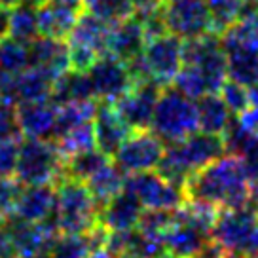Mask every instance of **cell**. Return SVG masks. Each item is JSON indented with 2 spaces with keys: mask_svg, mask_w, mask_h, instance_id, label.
<instances>
[{
  "mask_svg": "<svg viewBox=\"0 0 258 258\" xmlns=\"http://www.w3.org/2000/svg\"><path fill=\"white\" fill-rule=\"evenodd\" d=\"M143 211L145 207L139 202L137 196L123 188L99 209V224H103L110 232L135 230Z\"/></svg>",
  "mask_w": 258,
  "mask_h": 258,
  "instance_id": "15",
  "label": "cell"
},
{
  "mask_svg": "<svg viewBox=\"0 0 258 258\" xmlns=\"http://www.w3.org/2000/svg\"><path fill=\"white\" fill-rule=\"evenodd\" d=\"M198 108V123L200 129L213 135H222L232 121V112L228 110L226 103L218 93H205L196 99Z\"/></svg>",
  "mask_w": 258,
  "mask_h": 258,
  "instance_id": "23",
  "label": "cell"
},
{
  "mask_svg": "<svg viewBox=\"0 0 258 258\" xmlns=\"http://www.w3.org/2000/svg\"><path fill=\"white\" fill-rule=\"evenodd\" d=\"M110 156H106L105 152H101L99 148H91L86 152L74 154L71 158L64 160L63 167V177L78 178V180H88L89 177H93L97 171H101L105 165L110 163Z\"/></svg>",
  "mask_w": 258,
  "mask_h": 258,
  "instance_id": "28",
  "label": "cell"
},
{
  "mask_svg": "<svg viewBox=\"0 0 258 258\" xmlns=\"http://www.w3.org/2000/svg\"><path fill=\"white\" fill-rule=\"evenodd\" d=\"M161 89L163 86H160L154 80L135 82V86L129 89L120 101L114 103L116 110L120 112V116L133 131L150 129Z\"/></svg>",
  "mask_w": 258,
  "mask_h": 258,
  "instance_id": "11",
  "label": "cell"
},
{
  "mask_svg": "<svg viewBox=\"0 0 258 258\" xmlns=\"http://www.w3.org/2000/svg\"><path fill=\"white\" fill-rule=\"evenodd\" d=\"M220 258H249V256H245V254H241V252H232V250H226Z\"/></svg>",
  "mask_w": 258,
  "mask_h": 258,
  "instance_id": "47",
  "label": "cell"
},
{
  "mask_svg": "<svg viewBox=\"0 0 258 258\" xmlns=\"http://www.w3.org/2000/svg\"><path fill=\"white\" fill-rule=\"evenodd\" d=\"M165 2H194V0H165Z\"/></svg>",
  "mask_w": 258,
  "mask_h": 258,
  "instance_id": "48",
  "label": "cell"
},
{
  "mask_svg": "<svg viewBox=\"0 0 258 258\" xmlns=\"http://www.w3.org/2000/svg\"><path fill=\"white\" fill-rule=\"evenodd\" d=\"M188 200H198L218 209L250 207L252 182L237 156H222L194 171L184 184Z\"/></svg>",
  "mask_w": 258,
  "mask_h": 258,
  "instance_id": "1",
  "label": "cell"
},
{
  "mask_svg": "<svg viewBox=\"0 0 258 258\" xmlns=\"http://www.w3.org/2000/svg\"><path fill=\"white\" fill-rule=\"evenodd\" d=\"M175 211L145 209L137 224V230H141L143 234L150 235V237H156V239L163 241V235L167 232V228H169V226L173 224V220H175Z\"/></svg>",
  "mask_w": 258,
  "mask_h": 258,
  "instance_id": "36",
  "label": "cell"
},
{
  "mask_svg": "<svg viewBox=\"0 0 258 258\" xmlns=\"http://www.w3.org/2000/svg\"><path fill=\"white\" fill-rule=\"evenodd\" d=\"M249 175L250 182H258V135H252L245 145L243 152L237 156Z\"/></svg>",
  "mask_w": 258,
  "mask_h": 258,
  "instance_id": "40",
  "label": "cell"
},
{
  "mask_svg": "<svg viewBox=\"0 0 258 258\" xmlns=\"http://www.w3.org/2000/svg\"><path fill=\"white\" fill-rule=\"evenodd\" d=\"M228 63V78L243 84L254 86L258 84V49L249 46H222Z\"/></svg>",
  "mask_w": 258,
  "mask_h": 258,
  "instance_id": "22",
  "label": "cell"
},
{
  "mask_svg": "<svg viewBox=\"0 0 258 258\" xmlns=\"http://www.w3.org/2000/svg\"><path fill=\"white\" fill-rule=\"evenodd\" d=\"M55 209V184L23 186L14 215L27 222H42Z\"/></svg>",
  "mask_w": 258,
  "mask_h": 258,
  "instance_id": "18",
  "label": "cell"
},
{
  "mask_svg": "<svg viewBox=\"0 0 258 258\" xmlns=\"http://www.w3.org/2000/svg\"><path fill=\"white\" fill-rule=\"evenodd\" d=\"M51 217L61 234H86L99 224V205L84 180L63 177L55 184Z\"/></svg>",
  "mask_w": 258,
  "mask_h": 258,
  "instance_id": "2",
  "label": "cell"
},
{
  "mask_svg": "<svg viewBox=\"0 0 258 258\" xmlns=\"http://www.w3.org/2000/svg\"><path fill=\"white\" fill-rule=\"evenodd\" d=\"M243 2L245 0H205L215 34H222L239 19Z\"/></svg>",
  "mask_w": 258,
  "mask_h": 258,
  "instance_id": "32",
  "label": "cell"
},
{
  "mask_svg": "<svg viewBox=\"0 0 258 258\" xmlns=\"http://www.w3.org/2000/svg\"><path fill=\"white\" fill-rule=\"evenodd\" d=\"M55 141L59 152L63 154V158H71L74 154L86 152L91 148H97L95 143V127H93V121H86L80 123L76 127L69 129L67 133H63L61 137L53 139Z\"/></svg>",
  "mask_w": 258,
  "mask_h": 258,
  "instance_id": "29",
  "label": "cell"
},
{
  "mask_svg": "<svg viewBox=\"0 0 258 258\" xmlns=\"http://www.w3.org/2000/svg\"><path fill=\"white\" fill-rule=\"evenodd\" d=\"M218 93H220L222 101H224L226 106H228V110L234 114V116L243 114L250 106L249 88L239 84V82L228 78V80L222 84V88L218 89Z\"/></svg>",
  "mask_w": 258,
  "mask_h": 258,
  "instance_id": "37",
  "label": "cell"
},
{
  "mask_svg": "<svg viewBox=\"0 0 258 258\" xmlns=\"http://www.w3.org/2000/svg\"><path fill=\"white\" fill-rule=\"evenodd\" d=\"M110 27H112V23H108L105 19L93 16L88 10H84L76 19L71 34H69V46L88 48L91 51H95L99 57L105 55Z\"/></svg>",
  "mask_w": 258,
  "mask_h": 258,
  "instance_id": "20",
  "label": "cell"
},
{
  "mask_svg": "<svg viewBox=\"0 0 258 258\" xmlns=\"http://www.w3.org/2000/svg\"><path fill=\"white\" fill-rule=\"evenodd\" d=\"M171 86L177 88L180 93H184L186 97H190L194 101L203 97L205 93H209V86L203 78V74L194 64H182V69L178 71Z\"/></svg>",
  "mask_w": 258,
  "mask_h": 258,
  "instance_id": "35",
  "label": "cell"
},
{
  "mask_svg": "<svg viewBox=\"0 0 258 258\" xmlns=\"http://www.w3.org/2000/svg\"><path fill=\"white\" fill-rule=\"evenodd\" d=\"M209 239L211 235L192 226L190 222H186L175 211V220L163 235V247L177 258H194Z\"/></svg>",
  "mask_w": 258,
  "mask_h": 258,
  "instance_id": "19",
  "label": "cell"
},
{
  "mask_svg": "<svg viewBox=\"0 0 258 258\" xmlns=\"http://www.w3.org/2000/svg\"><path fill=\"white\" fill-rule=\"evenodd\" d=\"M55 78L44 69L29 67L27 71L17 74V103L25 101H48L51 97Z\"/></svg>",
  "mask_w": 258,
  "mask_h": 258,
  "instance_id": "25",
  "label": "cell"
},
{
  "mask_svg": "<svg viewBox=\"0 0 258 258\" xmlns=\"http://www.w3.org/2000/svg\"><path fill=\"white\" fill-rule=\"evenodd\" d=\"M93 127H95L97 148L110 158H114V154L118 152V148L133 131L112 103H101V101L93 118Z\"/></svg>",
  "mask_w": 258,
  "mask_h": 258,
  "instance_id": "14",
  "label": "cell"
},
{
  "mask_svg": "<svg viewBox=\"0 0 258 258\" xmlns=\"http://www.w3.org/2000/svg\"><path fill=\"white\" fill-rule=\"evenodd\" d=\"M88 258H118L114 254L110 249H106V247H101V249H93L91 252L88 254Z\"/></svg>",
  "mask_w": 258,
  "mask_h": 258,
  "instance_id": "44",
  "label": "cell"
},
{
  "mask_svg": "<svg viewBox=\"0 0 258 258\" xmlns=\"http://www.w3.org/2000/svg\"><path fill=\"white\" fill-rule=\"evenodd\" d=\"M29 67H31L29 44L16 40L12 36L0 40V73L21 74Z\"/></svg>",
  "mask_w": 258,
  "mask_h": 258,
  "instance_id": "30",
  "label": "cell"
},
{
  "mask_svg": "<svg viewBox=\"0 0 258 258\" xmlns=\"http://www.w3.org/2000/svg\"><path fill=\"white\" fill-rule=\"evenodd\" d=\"M146 46V34L143 29V23L135 14L121 19L118 23H112L110 34H108V44H106V53L120 59L123 63L133 61L135 57L143 53Z\"/></svg>",
  "mask_w": 258,
  "mask_h": 258,
  "instance_id": "13",
  "label": "cell"
},
{
  "mask_svg": "<svg viewBox=\"0 0 258 258\" xmlns=\"http://www.w3.org/2000/svg\"><path fill=\"white\" fill-rule=\"evenodd\" d=\"M125 190L135 194L145 209L175 211L188 200L182 186H177L152 171L131 173L125 177Z\"/></svg>",
  "mask_w": 258,
  "mask_h": 258,
  "instance_id": "7",
  "label": "cell"
},
{
  "mask_svg": "<svg viewBox=\"0 0 258 258\" xmlns=\"http://www.w3.org/2000/svg\"><path fill=\"white\" fill-rule=\"evenodd\" d=\"M10 256H16V252H14V247H12V239H10L6 226H4V222H0V258Z\"/></svg>",
  "mask_w": 258,
  "mask_h": 258,
  "instance_id": "42",
  "label": "cell"
},
{
  "mask_svg": "<svg viewBox=\"0 0 258 258\" xmlns=\"http://www.w3.org/2000/svg\"><path fill=\"white\" fill-rule=\"evenodd\" d=\"M88 99H95L89 74L74 71V69H69L57 78L49 97V101L55 103L57 106L74 103V101H88Z\"/></svg>",
  "mask_w": 258,
  "mask_h": 258,
  "instance_id": "21",
  "label": "cell"
},
{
  "mask_svg": "<svg viewBox=\"0 0 258 258\" xmlns=\"http://www.w3.org/2000/svg\"><path fill=\"white\" fill-rule=\"evenodd\" d=\"M10 36V10L0 8V40Z\"/></svg>",
  "mask_w": 258,
  "mask_h": 258,
  "instance_id": "43",
  "label": "cell"
},
{
  "mask_svg": "<svg viewBox=\"0 0 258 258\" xmlns=\"http://www.w3.org/2000/svg\"><path fill=\"white\" fill-rule=\"evenodd\" d=\"M21 141H0V177H16Z\"/></svg>",
  "mask_w": 258,
  "mask_h": 258,
  "instance_id": "39",
  "label": "cell"
},
{
  "mask_svg": "<svg viewBox=\"0 0 258 258\" xmlns=\"http://www.w3.org/2000/svg\"><path fill=\"white\" fill-rule=\"evenodd\" d=\"M10 258H16V256H10Z\"/></svg>",
  "mask_w": 258,
  "mask_h": 258,
  "instance_id": "51",
  "label": "cell"
},
{
  "mask_svg": "<svg viewBox=\"0 0 258 258\" xmlns=\"http://www.w3.org/2000/svg\"><path fill=\"white\" fill-rule=\"evenodd\" d=\"M29 49H31V67L44 69L55 80L71 69L69 42L61 38L38 36L29 44Z\"/></svg>",
  "mask_w": 258,
  "mask_h": 258,
  "instance_id": "17",
  "label": "cell"
},
{
  "mask_svg": "<svg viewBox=\"0 0 258 258\" xmlns=\"http://www.w3.org/2000/svg\"><path fill=\"white\" fill-rule=\"evenodd\" d=\"M154 2H163V0H154Z\"/></svg>",
  "mask_w": 258,
  "mask_h": 258,
  "instance_id": "50",
  "label": "cell"
},
{
  "mask_svg": "<svg viewBox=\"0 0 258 258\" xmlns=\"http://www.w3.org/2000/svg\"><path fill=\"white\" fill-rule=\"evenodd\" d=\"M23 131L17 118V105L0 101V141H21Z\"/></svg>",
  "mask_w": 258,
  "mask_h": 258,
  "instance_id": "38",
  "label": "cell"
},
{
  "mask_svg": "<svg viewBox=\"0 0 258 258\" xmlns=\"http://www.w3.org/2000/svg\"><path fill=\"white\" fill-rule=\"evenodd\" d=\"M57 108L51 101H25L17 103V118L27 139H53Z\"/></svg>",
  "mask_w": 258,
  "mask_h": 258,
  "instance_id": "16",
  "label": "cell"
},
{
  "mask_svg": "<svg viewBox=\"0 0 258 258\" xmlns=\"http://www.w3.org/2000/svg\"><path fill=\"white\" fill-rule=\"evenodd\" d=\"M118 258H139V256H131V254H121V256H118Z\"/></svg>",
  "mask_w": 258,
  "mask_h": 258,
  "instance_id": "49",
  "label": "cell"
},
{
  "mask_svg": "<svg viewBox=\"0 0 258 258\" xmlns=\"http://www.w3.org/2000/svg\"><path fill=\"white\" fill-rule=\"evenodd\" d=\"M95 99L101 103H116L135 86V78L129 73V67L116 57L101 55L88 71Z\"/></svg>",
  "mask_w": 258,
  "mask_h": 258,
  "instance_id": "10",
  "label": "cell"
},
{
  "mask_svg": "<svg viewBox=\"0 0 258 258\" xmlns=\"http://www.w3.org/2000/svg\"><path fill=\"white\" fill-rule=\"evenodd\" d=\"M182 64H194L209 86V93H218L228 80L226 51L220 42V34L209 32L198 38L182 40Z\"/></svg>",
  "mask_w": 258,
  "mask_h": 258,
  "instance_id": "6",
  "label": "cell"
},
{
  "mask_svg": "<svg viewBox=\"0 0 258 258\" xmlns=\"http://www.w3.org/2000/svg\"><path fill=\"white\" fill-rule=\"evenodd\" d=\"M143 61L148 76L160 86L167 88L182 69V38L173 32H163L146 42L143 49Z\"/></svg>",
  "mask_w": 258,
  "mask_h": 258,
  "instance_id": "8",
  "label": "cell"
},
{
  "mask_svg": "<svg viewBox=\"0 0 258 258\" xmlns=\"http://www.w3.org/2000/svg\"><path fill=\"white\" fill-rule=\"evenodd\" d=\"M84 6L93 16L101 17L108 23H118L121 19L133 16L135 12L131 0H84Z\"/></svg>",
  "mask_w": 258,
  "mask_h": 258,
  "instance_id": "34",
  "label": "cell"
},
{
  "mask_svg": "<svg viewBox=\"0 0 258 258\" xmlns=\"http://www.w3.org/2000/svg\"><path fill=\"white\" fill-rule=\"evenodd\" d=\"M10 36L25 44H31L34 38H38L40 32L36 10L25 4H17L16 8L10 10Z\"/></svg>",
  "mask_w": 258,
  "mask_h": 258,
  "instance_id": "31",
  "label": "cell"
},
{
  "mask_svg": "<svg viewBox=\"0 0 258 258\" xmlns=\"http://www.w3.org/2000/svg\"><path fill=\"white\" fill-rule=\"evenodd\" d=\"M256 4H258V0H256Z\"/></svg>",
  "mask_w": 258,
  "mask_h": 258,
  "instance_id": "52",
  "label": "cell"
},
{
  "mask_svg": "<svg viewBox=\"0 0 258 258\" xmlns=\"http://www.w3.org/2000/svg\"><path fill=\"white\" fill-rule=\"evenodd\" d=\"M63 167L64 158L53 139H21L16 178L23 186L57 184Z\"/></svg>",
  "mask_w": 258,
  "mask_h": 258,
  "instance_id": "4",
  "label": "cell"
},
{
  "mask_svg": "<svg viewBox=\"0 0 258 258\" xmlns=\"http://www.w3.org/2000/svg\"><path fill=\"white\" fill-rule=\"evenodd\" d=\"M152 131L165 143L173 145L200 129L196 101L167 86L161 89L152 118Z\"/></svg>",
  "mask_w": 258,
  "mask_h": 258,
  "instance_id": "3",
  "label": "cell"
},
{
  "mask_svg": "<svg viewBox=\"0 0 258 258\" xmlns=\"http://www.w3.org/2000/svg\"><path fill=\"white\" fill-rule=\"evenodd\" d=\"M163 19L167 31L178 38H198L213 32L211 17L205 0L194 2H165L163 0Z\"/></svg>",
  "mask_w": 258,
  "mask_h": 258,
  "instance_id": "12",
  "label": "cell"
},
{
  "mask_svg": "<svg viewBox=\"0 0 258 258\" xmlns=\"http://www.w3.org/2000/svg\"><path fill=\"white\" fill-rule=\"evenodd\" d=\"M19 2H21V0H0V8L12 10V8H16Z\"/></svg>",
  "mask_w": 258,
  "mask_h": 258,
  "instance_id": "46",
  "label": "cell"
},
{
  "mask_svg": "<svg viewBox=\"0 0 258 258\" xmlns=\"http://www.w3.org/2000/svg\"><path fill=\"white\" fill-rule=\"evenodd\" d=\"M165 152V143L154 131H131L123 145L114 154V163L125 175L152 171L160 163L161 156Z\"/></svg>",
  "mask_w": 258,
  "mask_h": 258,
  "instance_id": "9",
  "label": "cell"
},
{
  "mask_svg": "<svg viewBox=\"0 0 258 258\" xmlns=\"http://www.w3.org/2000/svg\"><path fill=\"white\" fill-rule=\"evenodd\" d=\"M99 101L97 99H88V101H74L67 103L57 108V120L55 129H53V139L61 137L69 129L76 127L86 121H93L97 112Z\"/></svg>",
  "mask_w": 258,
  "mask_h": 258,
  "instance_id": "27",
  "label": "cell"
},
{
  "mask_svg": "<svg viewBox=\"0 0 258 258\" xmlns=\"http://www.w3.org/2000/svg\"><path fill=\"white\" fill-rule=\"evenodd\" d=\"M211 239L224 250L241 252L249 258L258 256V209H220Z\"/></svg>",
  "mask_w": 258,
  "mask_h": 258,
  "instance_id": "5",
  "label": "cell"
},
{
  "mask_svg": "<svg viewBox=\"0 0 258 258\" xmlns=\"http://www.w3.org/2000/svg\"><path fill=\"white\" fill-rule=\"evenodd\" d=\"M237 120L247 131H250L252 135H258V105H250L245 112L237 116Z\"/></svg>",
  "mask_w": 258,
  "mask_h": 258,
  "instance_id": "41",
  "label": "cell"
},
{
  "mask_svg": "<svg viewBox=\"0 0 258 258\" xmlns=\"http://www.w3.org/2000/svg\"><path fill=\"white\" fill-rule=\"evenodd\" d=\"M125 173L116 165V163H108L101 171H97L93 177L86 180L89 192L93 194L99 209L105 205L108 200H112L116 194H120L125 188Z\"/></svg>",
  "mask_w": 258,
  "mask_h": 258,
  "instance_id": "26",
  "label": "cell"
},
{
  "mask_svg": "<svg viewBox=\"0 0 258 258\" xmlns=\"http://www.w3.org/2000/svg\"><path fill=\"white\" fill-rule=\"evenodd\" d=\"M80 14L73 10L61 8L55 4L46 2L44 6L36 10V19H38V32L40 36H49V38H69L73 31L74 23Z\"/></svg>",
  "mask_w": 258,
  "mask_h": 258,
  "instance_id": "24",
  "label": "cell"
},
{
  "mask_svg": "<svg viewBox=\"0 0 258 258\" xmlns=\"http://www.w3.org/2000/svg\"><path fill=\"white\" fill-rule=\"evenodd\" d=\"M91 252L88 232L86 234H59L49 249V258H88Z\"/></svg>",
  "mask_w": 258,
  "mask_h": 258,
  "instance_id": "33",
  "label": "cell"
},
{
  "mask_svg": "<svg viewBox=\"0 0 258 258\" xmlns=\"http://www.w3.org/2000/svg\"><path fill=\"white\" fill-rule=\"evenodd\" d=\"M249 97H250V105H258V84L249 88Z\"/></svg>",
  "mask_w": 258,
  "mask_h": 258,
  "instance_id": "45",
  "label": "cell"
},
{
  "mask_svg": "<svg viewBox=\"0 0 258 258\" xmlns=\"http://www.w3.org/2000/svg\"><path fill=\"white\" fill-rule=\"evenodd\" d=\"M256 258H258V256H256Z\"/></svg>",
  "mask_w": 258,
  "mask_h": 258,
  "instance_id": "53",
  "label": "cell"
}]
</instances>
